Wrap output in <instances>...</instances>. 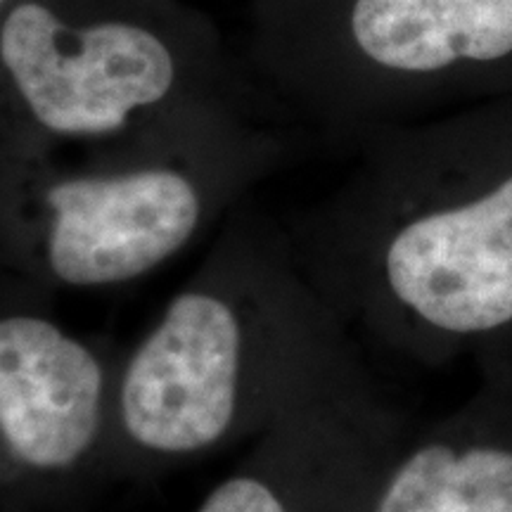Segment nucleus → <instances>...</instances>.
Returning <instances> with one entry per match:
<instances>
[{
    "label": "nucleus",
    "mask_w": 512,
    "mask_h": 512,
    "mask_svg": "<svg viewBox=\"0 0 512 512\" xmlns=\"http://www.w3.org/2000/svg\"><path fill=\"white\" fill-rule=\"evenodd\" d=\"M368 387L366 351L313 287L290 233L233 221L121 354L107 477L249 446Z\"/></svg>",
    "instance_id": "nucleus-1"
},
{
    "label": "nucleus",
    "mask_w": 512,
    "mask_h": 512,
    "mask_svg": "<svg viewBox=\"0 0 512 512\" xmlns=\"http://www.w3.org/2000/svg\"><path fill=\"white\" fill-rule=\"evenodd\" d=\"M363 351L439 370L512 358V164L460 188H401L290 233Z\"/></svg>",
    "instance_id": "nucleus-2"
},
{
    "label": "nucleus",
    "mask_w": 512,
    "mask_h": 512,
    "mask_svg": "<svg viewBox=\"0 0 512 512\" xmlns=\"http://www.w3.org/2000/svg\"><path fill=\"white\" fill-rule=\"evenodd\" d=\"M475 370V387L453 411L408 427L370 512H512V358Z\"/></svg>",
    "instance_id": "nucleus-6"
},
{
    "label": "nucleus",
    "mask_w": 512,
    "mask_h": 512,
    "mask_svg": "<svg viewBox=\"0 0 512 512\" xmlns=\"http://www.w3.org/2000/svg\"><path fill=\"white\" fill-rule=\"evenodd\" d=\"M214 211L207 183L169 164L69 174L43 188L15 254L50 294L119 290L188 252Z\"/></svg>",
    "instance_id": "nucleus-4"
},
{
    "label": "nucleus",
    "mask_w": 512,
    "mask_h": 512,
    "mask_svg": "<svg viewBox=\"0 0 512 512\" xmlns=\"http://www.w3.org/2000/svg\"><path fill=\"white\" fill-rule=\"evenodd\" d=\"M0 55L36 126L57 138H114L169 98L176 64L164 43L128 24L67 31L43 5H19Z\"/></svg>",
    "instance_id": "nucleus-5"
},
{
    "label": "nucleus",
    "mask_w": 512,
    "mask_h": 512,
    "mask_svg": "<svg viewBox=\"0 0 512 512\" xmlns=\"http://www.w3.org/2000/svg\"><path fill=\"white\" fill-rule=\"evenodd\" d=\"M121 351L64 325L27 283L0 306V477L34 494L107 477Z\"/></svg>",
    "instance_id": "nucleus-3"
},
{
    "label": "nucleus",
    "mask_w": 512,
    "mask_h": 512,
    "mask_svg": "<svg viewBox=\"0 0 512 512\" xmlns=\"http://www.w3.org/2000/svg\"><path fill=\"white\" fill-rule=\"evenodd\" d=\"M354 36L370 60L394 72L501 60L512 53V0H358Z\"/></svg>",
    "instance_id": "nucleus-7"
}]
</instances>
